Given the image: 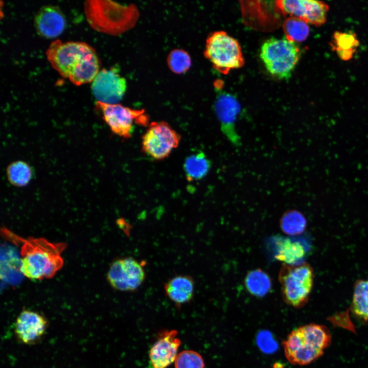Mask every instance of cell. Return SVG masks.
<instances>
[{
	"label": "cell",
	"instance_id": "obj_1",
	"mask_svg": "<svg viewBox=\"0 0 368 368\" xmlns=\"http://www.w3.org/2000/svg\"><path fill=\"white\" fill-rule=\"evenodd\" d=\"M45 54L52 66L76 85L93 82L100 71L95 50L85 42L56 40Z\"/></svg>",
	"mask_w": 368,
	"mask_h": 368
},
{
	"label": "cell",
	"instance_id": "obj_2",
	"mask_svg": "<svg viewBox=\"0 0 368 368\" xmlns=\"http://www.w3.org/2000/svg\"><path fill=\"white\" fill-rule=\"evenodd\" d=\"M6 237L13 242L21 244L20 247L21 272L32 280L53 278L63 265L61 256L66 247L64 243H53L43 238L24 239L4 229Z\"/></svg>",
	"mask_w": 368,
	"mask_h": 368
},
{
	"label": "cell",
	"instance_id": "obj_3",
	"mask_svg": "<svg viewBox=\"0 0 368 368\" xmlns=\"http://www.w3.org/2000/svg\"><path fill=\"white\" fill-rule=\"evenodd\" d=\"M331 340V334L325 326L310 324L292 331L283 346L290 363L306 365L322 355Z\"/></svg>",
	"mask_w": 368,
	"mask_h": 368
},
{
	"label": "cell",
	"instance_id": "obj_4",
	"mask_svg": "<svg viewBox=\"0 0 368 368\" xmlns=\"http://www.w3.org/2000/svg\"><path fill=\"white\" fill-rule=\"evenodd\" d=\"M314 278V270L307 263L296 265L283 263L278 280L284 301L295 308L304 307L309 301Z\"/></svg>",
	"mask_w": 368,
	"mask_h": 368
},
{
	"label": "cell",
	"instance_id": "obj_5",
	"mask_svg": "<svg viewBox=\"0 0 368 368\" xmlns=\"http://www.w3.org/2000/svg\"><path fill=\"white\" fill-rule=\"evenodd\" d=\"M260 58L267 71L280 79H288L297 64L301 50L296 42L287 39L271 38L260 49Z\"/></svg>",
	"mask_w": 368,
	"mask_h": 368
},
{
	"label": "cell",
	"instance_id": "obj_6",
	"mask_svg": "<svg viewBox=\"0 0 368 368\" xmlns=\"http://www.w3.org/2000/svg\"><path fill=\"white\" fill-rule=\"evenodd\" d=\"M204 56L214 68L224 75L244 64L238 41L223 31L215 32L208 38Z\"/></svg>",
	"mask_w": 368,
	"mask_h": 368
},
{
	"label": "cell",
	"instance_id": "obj_7",
	"mask_svg": "<svg viewBox=\"0 0 368 368\" xmlns=\"http://www.w3.org/2000/svg\"><path fill=\"white\" fill-rule=\"evenodd\" d=\"M180 139V134L168 123L152 122L142 136V151L153 159L163 160L178 147Z\"/></svg>",
	"mask_w": 368,
	"mask_h": 368
},
{
	"label": "cell",
	"instance_id": "obj_8",
	"mask_svg": "<svg viewBox=\"0 0 368 368\" xmlns=\"http://www.w3.org/2000/svg\"><path fill=\"white\" fill-rule=\"evenodd\" d=\"M96 106L111 131L121 137H131L134 124L149 125V118L143 109H134L118 103L106 104L98 101Z\"/></svg>",
	"mask_w": 368,
	"mask_h": 368
},
{
	"label": "cell",
	"instance_id": "obj_9",
	"mask_svg": "<svg viewBox=\"0 0 368 368\" xmlns=\"http://www.w3.org/2000/svg\"><path fill=\"white\" fill-rule=\"evenodd\" d=\"M111 1H87L84 4L87 20L94 29L116 34L123 31L122 12L126 10Z\"/></svg>",
	"mask_w": 368,
	"mask_h": 368
},
{
	"label": "cell",
	"instance_id": "obj_10",
	"mask_svg": "<svg viewBox=\"0 0 368 368\" xmlns=\"http://www.w3.org/2000/svg\"><path fill=\"white\" fill-rule=\"evenodd\" d=\"M146 278L143 266L136 260L127 257L115 260L110 265L107 279L114 289L134 292L142 285Z\"/></svg>",
	"mask_w": 368,
	"mask_h": 368
},
{
	"label": "cell",
	"instance_id": "obj_11",
	"mask_svg": "<svg viewBox=\"0 0 368 368\" xmlns=\"http://www.w3.org/2000/svg\"><path fill=\"white\" fill-rule=\"evenodd\" d=\"M214 110L222 132L232 144L239 146L240 139L236 129V123L241 107L237 99L229 93L219 90L214 103Z\"/></svg>",
	"mask_w": 368,
	"mask_h": 368
},
{
	"label": "cell",
	"instance_id": "obj_12",
	"mask_svg": "<svg viewBox=\"0 0 368 368\" xmlns=\"http://www.w3.org/2000/svg\"><path fill=\"white\" fill-rule=\"evenodd\" d=\"M48 319L41 313L27 309L22 310L14 324V333L20 343L32 346L43 339L49 327Z\"/></svg>",
	"mask_w": 368,
	"mask_h": 368
},
{
	"label": "cell",
	"instance_id": "obj_13",
	"mask_svg": "<svg viewBox=\"0 0 368 368\" xmlns=\"http://www.w3.org/2000/svg\"><path fill=\"white\" fill-rule=\"evenodd\" d=\"M127 87L126 81L115 68L99 71L92 82L91 89L98 102L117 104L123 98Z\"/></svg>",
	"mask_w": 368,
	"mask_h": 368
},
{
	"label": "cell",
	"instance_id": "obj_14",
	"mask_svg": "<svg viewBox=\"0 0 368 368\" xmlns=\"http://www.w3.org/2000/svg\"><path fill=\"white\" fill-rule=\"evenodd\" d=\"M278 8L290 17L300 18L308 24L319 27L327 21L329 6L314 0H281L276 2Z\"/></svg>",
	"mask_w": 368,
	"mask_h": 368
},
{
	"label": "cell",
	"instance_id": "obj_15",
	"mask_svg": "<svg viewBox=\"0 0 368 368\" xmlns=\"http://www.w3.org/2000/svg\"><path fill=\"white\" fill-rule=\"evenodd\" d=\"M175 330L164 331L159 333L149 352L147 368H167L177 356L181 341Z\"/></svg>",
	"mask_w": 368,
	"mask_h": 368
},
{
	"label": "cell",
	"instance_id": "obj_16",
	"mask_svg": "<svg viewBox=\"0 0 368 368\" xmlns=\"http://www.w3.org/2000/svg\"><path fill=\"white\" fill-rule=\"evenodd\" d=\"M34 26L37 33L47 38L60 35L65 29V16L57 6L48 5L41 7L34 18Z\"/></svg>",
	"mask_w": 368,
	"mask_h": 368
},
{
	"label": "cell",
	"instance_id": "obj_17",
	"mask_svg": "<svg viewBox=\"0 0 368 368\" xmlns=\"http://www.w3.org/2000/svg\"><path fill=\"white\" fill-rule=\"evenodd\" d=\"M166 295L177 306L190 302L193 298L195 281L187 274H177L169 279L164 284Z\"/></svg>",
	"mask_w": 368,
	"mask_h": 368
},
{
	"label": "cell",
	"instance_id": "obj_18",
	"mask_svg": "<svg viewBox=\"0 0 368 368\" xmlns=\"http://www.w3.org/2000/svg\"><path fill=\"white\" fill-rule=\"evenodd\" d=\"M274 258L283 263L296 265L305 257L306 250L303 244L290 238L280 239L277 241Z\"/></svg>",
	"mask_w": 368,
	"mask_h": 368
},
{
	"label": "cell",
	"instance_id": "obj_19",
	"mask_svg": "<svg viewBox=\"0 0 368 368\" xmlns=\"http://www.w3.org/2000/svg\"><path fill=\"white\" fill-rule=\"evenodd\" d=\"M211 167L210 160L202 151L190 155L185 159L183 164L186 177L189 182L203 178L209 173Z\"/></svg>",
	"mask_w": 368,
	"mask_h": 368
},
{
	"label": "cell",
	"instance_id": "obj_20",
	"mask_svg": "<svg viewBox=\"0 0 368 368\" xmlns=\"http://www.w3.org/2000/svg\"><path fill=\"white\" fill-rule=\"evenodd\" d=\"M244 283L251 295L262 297L267 294L272 288V281L269 274L261 269L250 270L246 273Z\"/></svg>",
	"mask_w": 368,
	"mask_h": 368
},
{
	"label": "cell",
	"instance_id": "obj_21",
	"mask_svg": "<svg viewBox=\"0 0 368 368\" xmlns=\"http://www.w3.org/2000/svg\"><path fill=\"white\" fill-rule=\"evenodd\" d=\"M359 44L355 33L336 31L330 45L341 59L348 61L353 57Z\"/></svg>",
	"mask_w": 368,
	"mask_h": 368
},
{
	"label": "cell",
	"instance_id": "obj_22",
	"mask_svg": "<svg viewBox=\"0 0 368 368\" xmlns=\"http://www.w3.org/2000/svg\"><path fill=\"white\" fill-rule=\"evenodd\" d=\"M351 311L357 317L368 321V279H358L355 281Z\"/></svg>",
	"mask_w": 368,
	"mask_h": 368
},
{
	"label": "cell",
	"instance_id": "obj_23",
	"mask_svg": "<svg viewBox=\"0 0 368 368\" xmlns=\"http://www.w3.org/2000/svg\"><path fill=\"white\" fill-rule=\"evenodd\" d=\"M280 226L283 233L295 236L304 232L307 226V220L301 212L291 210L283 214L280 220Z\"/></svg>",
	"mask_w": 368,
	"mask_h": 368
},
{
	"label": "cell",
	"instance_id": "obj_24",
	"mask_svg": "<svg viewBox=\"0 0 368 368\" xmlns=\"http://www.w3.org/2000/svg\"><path fill=\"white\" fill-rule=\"evenodd\" d=\"M283 30L285 37L290 41L300 42L305 41L310 34L308 23L296 17H290L283 23Z\"/></svg>",
	"mask_w": 368,
	"mask_h": 368
},
{
	"label": "cell",
	"instance_id": "obj_25",
	"mask_svg": "<svg viewBox=\"0 0 368 368\" xmlns=\"http://www.w3.org/2000/svg\"><path fill=\"white\" fill-rule=\"evenodd\" d=\"M7 175L9 182L16 187L27 185L32 177V171L29 165L22 161L11 164L7 169Z\"/></svg>",
	"mask_w": 368,
	"mask_h": 368
},
{
	"label": "cell",
	"instance_id": "obj_26",
	"mask_svg": "<svg viewBox=\"0 0 368 368\" xmlns=\"http://www.w3.org/2000/svg\"><path fill=\"white\" fill-rule=\"evenodd\" d=\"M168 64L173 72L182 74L189 69L191 60L187 52L182 50L176 49L173 50L168 55Z\"/></svg>",
	"mask_w": 368,
	"mask_h": 368
},
{
	"label": "cell",
	"instance_id": "obj_27",
	"mask_svg": "<svg viewBox=\"0 0 368 368\" xmlns=\"http://www.w3.org/2000/svg\"><path fill=\"white\" fill-rule=\"evenodd\" d=\"M175 368H204L202 356L193 350H185L179 353L175 360Z\"/></svg>",
	"mask_w": 368,
	"mask_h": 368
},
{
	"label": "cell",
	"instance_id": "obj_28",
	"mask_svg": "<svg viewBox=\"0 0 368 368\" xmlns=\"http://www.w3.org/2000/svg\"><path fill=\"white\" fill-rule=\"evenodd\" d=\"M257 342L259 348L266 353L275 351L278 344L270 332L267 331L260 332L257 337Z\"/></svg>",
	"mask_w": 368,
	"mask_h": 368
}]
</instances>
